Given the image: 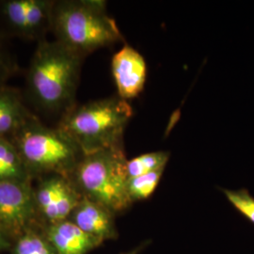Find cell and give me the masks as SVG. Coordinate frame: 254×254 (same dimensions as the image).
<instances>
[{"label": "cell", "instance_id": "cell-1", "mask_svg": "<svg viewBox=\"0 0 254 254\" xmlns=\"http://www.w3.org/2000/svg\"><path fill=\"white\" fill-rule=\"evenodd\" d=\"M82 60L57 41L39 42L27 76L28 93L39 109L64 114L73 108Z\"/></svg>", "mask_w": 254, "mask_h": 254}, {"label": "cell", "instance_id": "cell-2", "mask_svg": "<svg viewBox=\"0 0 254 254\" xmlns=\"http://www.w3.org/2000/svg\"><path fill=\"white\" fill-rule=\"evenodd\" d=\"M51 31L57 42L82 58L123 41L115 20L107 12L106 2L99 0L55 2Z\"/></svg>", "mask_w": 254, "mask_h": 254}, {"label": "cell", "instance_id": "cell-3", "mask_svg": "<svg viewBox=\"0 0 254 254\" xmlns=\"http://www.w3.org/2000/svg\"><path fill=\"white\" fill-rule=\"evenodd\" d=\"M133 109L121 97L112 96L73 106L64 114L58 129L78 146L83 154L123 145V135Z\"/></svg>", "mask_w": 254, "mask_h": 254}, {"label": "cell", "instance_id": "cell-4", "mask_svg": "<svg viewBox=\"0 0 254 254\" xmlns=\"http://www.w3.org/2000/svg\"><path fill=\"white\" fill-rule=\"evenodd\" d=\"M127 163L123 145L83 154L71 179L83 197L117 214L133 203L127 192Z\"/></svg>", "mask_w": 254, "mask_h": 254}, {"label": "cell", "instance_id": "cell-5", "mask_svg": "<svg viewBox=\"0 0 254 254\" xmlns=\"http://www.w3.org/2000/svg\"><path fill=\"white\" fill-rule=\"evenodd\" d=\"M16 147L30 174L46 173L72 176L83 156L73 140L57 129L43 126L35 118L9 138Z\"/></svg>", "mask_w": 254, "mask_h": 254}, {"label": "cell", "instance_id": "cell-6", "mask_svg": "<svg viewBox=\"0 0 254 254\" xmlns=\"http://www.w3.org/2000/svg\"><path fill=\"white\" fill-rule=\"evenodd\" d=\"M36 215L30 182L0 180V232L16 239L31 228Z\"/></svg>", "mask_w": 254, "mask_h": 254}, {"label": "cell", "instance_id": "cell-7", "mask_svg": "<svg viewBox=\"0 0 254 254\" xmlns=\"http://www.w3.org/2000/svg\"><path fill=\"white\" fill-rule=\"evenodd\" d=\"M33 194L37 214L48 225L69 219L83 198L73 180L60 174H48Z\"/></svg>", "mask_w": 254, "mask_h": 254}, {"label": "cell", "instance_id": "cell-8", "mask_svg": "<svg viewBox=\"0 0 254 254\" xmlns=\"http://www.w3.org/2000/svg\"><path fill=\"white\" fill-rule=\"evenodd\" d=\"M111 68L119 97L128 101L138 96L146 81L147 68L143 57L132 46L126 45L113 56Z\"/></svg>", "mask_w": 254, "mask_h": 254}, {"label": "cell", "instance_id": "cell-9", "mask_svg": "<svg viewBox=\"0 0 254 254\" xmlns=\"http://www.w3.org/2000/svg\"><path fill=\"white\" fill-rule=\"evenodd\" d=\"M69 220L88 235L94 236L103 242L118 237L115 214L100 203L88 198H82L71 214Z\"/></svg>", "mask_w": 254, "mask_h": 254}, {"label": "cell", "instance_id": "cell-10", "mask_svg": "<svg viewBox=\"0 0 254 254\" xmlns=\"http://www.w3.org/2000/svg\"><path fill=\"white\" fill-rule=\"evenodd\" d=\"M45 236L57 254H87L103 244L69 219L48 225Z\"/></svg>", "mask_w": 254, "mask_h": 254}, {"label": "cell", "instance_id": "cell-11", "mask_svg": "<svg viewBox=\"0 0 254 254\" xmlns=\"http://www.w3.org/2000/svg\"><path fill=\"white\" fill-rule=\"evenodd\" d=\"M35 118L24 105L18 91L0 87V137L9 139Z\"/></svg>", "mask_w": 254, "mask_h": 254}, {"label": "cell", "instance_id": "cell-12", "mask_svg": "<svg viewBox=\"0 0 254 254\" xmlns=\"http://www.w3.org/2000/svg\"><path fill=\"white\" fill-rule=\"evenodd\" d=\"M31 174L11 140L0 137V180L29 183Z\"/></svg>", "mask_w": 254, "mask_h": 254}, {"label": "cell", "instance_id": "cell-13", "mask_svg": "<svg viewBox=\"0 0 254 254\" xmlns=\"http://www.w3.org/2000/svg\"><path fill=\"white\" fill-rule=\"evenodd\" d=\"M29 0H9L0 4V14L14 34L27 39V10Z\"/></svg>", "mask_w": 254, "mask_h": 254}, {"label": "cell", "instance_id": "cell-14", "mask_svg": "<svg viewBox=\"0 0 254 254\" xmlns=\"http://www.w3.org/2000/svg\"><path fill=\"white\" fill-rule=\"evenodd\" d=\"M170 158L169 152H153L136 156L127 160V173L128 180L146 173H152L158 169L166 168Z\"/></svg>", "mask_w": 254, "mask_h": 254}, {"label": "cell", "instance_id": "cell-15", "mask_svg": "<svg viewBox=\"0 0 254 254\" xmlns=\"http://www.w3.org/2000/svg\"><path fill=\"white\" fill-rule=\"evenodd\" d=\"M12 254H57L46 236L29 228L15 239Z\"/></svg>", "mask_w": 254, "mask_h": 254}, {"label": "cell", "instance_id": "cell-16", "mask_svg": "<svg viewBox=\"0 0 254 254\" xmlns=\"http://www.w3.org/2000/svg\"><path fill=\"white\" fill-rule=\"evenodd\" d=\"M165 168L131 178L127 181V192L132 202L148 199L157 188Z\"/></svg>", "mask_w": 254, "mask_h": 254}, {"label": "cell", "instance_id": "cell-17", "mask_svg": "<svg viewBox=\"0 0 254 254\" xmlns=\"http://www.w3.org/2000/svg\"><path fill=\"white\" fill-rule=\"evenodd\" d=\"M235 208L254 225V197L246 189L221 190Z\"/></svg>", "mask_w": 254, "mask_h": 254}, {"label": "cell", "instance_id": "cell-18", "mask_svg": "<svg viewBox=\"0 0 254 254\" xmlns=\"http://www.w3.org/2000/svg\"><path fill=\"white\" fill-rule=\"evenodd\" d=\"M13 72V64L7 53V50L0 43V87L4 86V82Z\"/></svg>", "mask_w": 254, "mask_h": 254}, {"label": "cell", "instance_id": "cell-19", "mask_svg": "<svg viewBox=\"0 0 254 254\" xmlns=\"http://www.w3.org/2000/svg\"><path fill=\"white\" fill-rule=\"evenodd\" d=\"M10 243H9V238L5 236L2 232H0V252L8 249Z\"/></svg>", "mask_w": 254, "mask_h": 254}, {"label": "cell", "instance_id": "cell-20", "mask_svg": "<svg viewBox=\"0 0 254 254\" xmlns=\"http://www.w3.org/2000/svg\"><path fill=\"white\" fill-rule=\"evenodd\" d=\"M146 243H143V244H141V245L138 246L137 248L136 249H134L133 251H131V252H129V253H127V254H138L142 250H143V248L145 247Z\"/></svg>", "mask_w": 254, "mask_h": 254}]
</instances>
